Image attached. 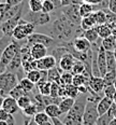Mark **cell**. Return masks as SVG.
<instances>
[{
    "mask_svg": "<svg viewBox=\"0 0 116 125\" xmlns=\"http://www.w3.org/2000/svg\"><path fill=\"white\" fill-rule=\"evenodd\" d=\"M83 33L84 30L81 26H76L70 22L59 9L58 14L52 22L48 36H51L58 43V45H66L67 43L72 42L74 38L83 36Z\"/></svg>",
    "mask_w": 116,
    "mask_h": 125,
    "instance_id": "cell-1",
    "label": "cell"
},
{
    "mask_svg": "<svg viewBox=\"0 0 116 125\" xmlns=\"http://www.w3.org/2000/svg\"><path fill=\"white\" fill-rule=\"evenodd\" d=\"M87 100H88V93L80 95L75 98L74 105L67 114H64L62 122L66 125H83V114L85 111Z\"/></svg>",
    "mask_w": 116,
    "mask_h": 125,
    "instance_id": "cell-2",
    "label": "cell"
},
{
    "mask_svg": "<svg viewBox=\"0 0 116 125\" xmlns=\"http://www.w3.org/2000/svg\"><path fill=\"white\" fill-rule=\"evenodd\" d=\"M19 80L17 78V74L11 71H6L0 73V90H1L3 96H8L10 92L16 85H18Z\"/></svg>",
    "mask_w": 116,
    "mask_h": 125,
    "instance_id": "cell-3",
    "label": "cell"
},
{
    "mask_svg": "<svg viewBox=\"0 0 116 125\" xmlns=\"http://www.w3.org/2000/svg\"><path fill=\"white\" fill-rule=\"evenodd\" d=\"M22 44L23 43H19V41L13 39L12 42L7 46L6 51L3 52V54H2V56H1V59H0V72H3L7 70V67H8V65L10 64V62H11L12 59L14 58V56L20 51Z\"/></svg>",
    "mask_w": 116,
    "mask_h": 125,
    "instance_id": "cell-4",
    "label": "cell"
},
{
    "mask_svg": "<svg viewBox=\"0 0 116 125\" xmlns=\"http://www.w3.org/2000/svg\"><path fill=\"white\" fill-rule=\"evenodd\" d=\"M35 29H36L35 24L29 23L26 20L22 19L19 21L18 25L15 27V29L12 33V37H13L14 40H17V41L26 40L31 33L35 32Z\"/></svg>",
    "mask_w": 116,
    "mask_h": 125,
    "instance_id": "cell-5",
    "label": "cell"
},
{
    "mask_svg": "<svg viewBox=\"0 0 116 125\" xmlns=\"http://www.w3.org/2000/svg\"><path fill=\"white\" fill-rule=\"evenodd\" d=\"M26 42L28 44H35V43H40L45 45L47 49H52L55 48V46H59L58 43L54 40L51 36L48 35H44V33H39V32H33L26 39Z\"/></svg>",
    "mask_w": 116,
    "mask_h": 125,
    "instance_id": "cell-6",
    "label": "cell"
},
{
    "mask_svg": "<svg viewBox=\"0 0 116 125\" xmlns=\"http://www.w3.org/2000/svg\"><path fill=\"white\" fill-rule=\"evenodd\" d=\"M23 19L26 20L27 22L35 24L36 26H43L51 22V14L45 13L43 11H40V12L29 11L24 15Z\"/></svg>",
    "mask_w": 116,
    "mask_h": 125,
    "instance_id": "cell-7",
    "label": "cell"
},
{
    "mask_svg": "<svg viewBox=\"0 0 116 125\" xmlns=\"http://www.w3.org/2000/svg\"><path fill=\"white\" fill-rule=\"evenodd\" d=\"M60 10L70 22H72L76 26H81L82 16L80 14V4L72 3L68 4V6H63L61 7Z\"/></svg>",
    "mask_w": 116,
    "mask_h": 125,
    "instance_id": "cell-8",
    "label": "cell"
},
{
    "mask_svg": "<svg viewBox=\"0 0 116 125\" xmlns=\"http://www.w3.org/2000/svg\"><path fill=\"white\" fill-rule=\"evenodd\" d=\"M105 83L102 77H96L91 75L88 81V93L90 95H103V90H104ZM104 96V95H103Z\"/></svg>",
    "mask_w": 116,
    "mask_h": 125,
    "instance_id": "cell-9",
    "label": "cell"
},
{
    "mask_svg": "<svg viewBox=\"0 0 116 125\" xmlns=\"http://www.w3.org/2000/svg\"><path fill=\"white\" fill-rule=\"evenodd\" d=\"M23 19V13L22 14H18L16 16L12 17V19L8 20V21H4V22L0 23V30L3 35H9V36H12L13 31H14L15 27L18 25L19 21Z\"/></svg>",
    "mask_w": 116,
    "mask_h": 125,
    "instance_id": "cell-10",
    "label": "cell"
},
{
    "mask_svg": "<svg viewBox=\"0 0 116 125\" xmlns=\"http://www.w3.org/2000/svg\"><path fill=\"white\" fill-rule=\"evenodd\" d=\"M57 61L53 55H46L45 57L41 59H36V69L38 70H44V71H47L54 67L57 66Z\"/></svg>",
    "mask_w": 116,
    "mask_h": 125,
    "instance_id": "cell-11",
    "label": "cell"
},
{
    "mask_svg": "<svg viewBox=\"0 0 116 125\" xmlns=\"http://www.w3.org/2000/svg\"><path fill=\"white\" fill-rule=\"evenodd\" d=\"M72 46L76 52H81V53H86L91 50V43L84 36H79L74 38V40L72 41Z\"/></svg>",
    "mask_w": 116,
    "mask_h": 125,
    "instance_id": "cell-12",
    "label": "cell"
},
{
    "mask_svg": "<svg viewBox=\"0 0 116 125\" xmlns=\"http://www.w3.org/2000/svg\"><path fill=\"white\" fill-rule=\"evenodd\" d=\"M74 62H75V57L71 53H67L58 62V67L61 69V71H71Z\"/></svg>",
    "mask_w": 116,
    "mask_h": 125,
    "instance_id": "cell-13",
    "label": "cell"
},
{
    "mask_svg": "<svg viewBox=\"0 0 116 125\" xmlns=\"http://www.w3.org/2000/svg\"><path fill=\"white\" fill-rule=\"evenodd\" d=\"M2 108H3L4 110H7L10 114H15L19 110L18 104H17V99H15L14 97H12V96H10V95L4 96Z\"/></svg>",
    "mask_w": 116,
    "mask_h": 125,
    "instance_id": "cell-14",
    "label": "cell"
},
{
    "mask_svg": "<svg viewBox=\"0 0 116 125\" xmlns=\"http://www.w3.org/2000/svg\"><path fill=\"white\" fill-rule=\"evenodd\" d=\"M97 64H98L100 74H101V77H103L107 72V51L102 48V45L100 46L99 51H98Z\"/></svg>",
    "mask_w": 116,
    "mask_h": 125,
    "instance_id": "cell-15",
    "label": "cell"
},
{
    "mask_svg": "<svg viewBox=\"0 0 116 125\" xmlns=\"http://www.w3.org/2000/svg\"><path fill=\"white\" fill-rule=\"evenodd\" d=\"M48 49L40 43H35L30 45V54L35 59H41L47 55Z\"/></svg>",
    "mask_w": 116,
    "mask_h": 125,
    "instance_id": "cell-16",
    "label": "cell"
},
{
    "mask_svg": "<svg viewBox=\"0 0 116 125\" xmlns=\"http://www.w3.org/2000/svg\"><path fill=\"white\" fill-rule=\"evenodd\" d=\"M22 65H23V58H22V53H20V51H19L18 53L14 56V58L10 62V64L8 65L7 70L16 73V72L22 68Z\"/></svg>",
    "mask_w": 116,
    "mask_h": 125,
    "instance_id": "cell-17",
    "label": "cell"
},
{
    "mask_svg": "<svg viewBox=\"0 0 116 125\" xmlns=\"http://www.w3.org/2000/svg\"><path fill=\"white\" fill-rule=\"evenodd\" d=\"M113 103H114L113 99H110V98L103 96L97 104V109H98V112H99L100 115L107 113V111H109V109L111 108V106L113 105Z\"/></svg>",
    "mask_w": 116,
    "mask_h": 125,
    "instance_id": "cell-18",
    "label": "cell"
},
{
    "mask_svg": "<svg viewBox=\"0 0 116 125\" xmlns=\"http://www.w3.org/2000/svg\"><path fill=\"white\" fill-rule=\"evenodd\" d=\"M74 101H75V98H71V97H63L62 99L59 103V109L61 111V114H67L69 111L71 110V108L74 105Z\"/></svg>",
    "mask_w": 116,
    "mask_h": 125,
    "instance_id": "cell-19",
    "label": "cell"
},
{
    "mask_svg": "<svg viewBox=\"0 0 116 125\" xmlns=\"http://www.w3.org/2000/svg\"><path fill=\"white\" fill-rule=\"evenodd\" d=\"M97 26V22H96V17H95V13H91L88 16L82 17L81 21V28L84 31L87 29H90L92 27H96Z\"/></svg>",
    "mask_w": 116,
    "mask_h": 125,
    "instance_id": "cell-20",
    "label": "cell"
},
{
    "mask_svg": "<svg viewBox=\"0 0 116 125\" xmlns=\"http://www.w3.org/2000/svg\"><path fill=\"white\" fill-rule=\"evenodd\" d=\"M61 73H62V71L57 66L47 70V81L51 83H60Z\"/></svg>",
    "mask_w": 116,
    "mask_h": 125,
    "instance_id": "cell-21",
    "label": "cell"
},
{
    "mask_svg": "<svg viewBox=\"0 0 116 125\" xmlns=\"http://www.w3.org/2000/svg\"><path fill=\"white\" fill-rule=\"evenodd\" d=\"M101 45L105 51H114L116 49V37L113 35L101 40Z\"/></svg>",
    "mask_w": 116,
    "mask_h": 125,
    "instance_id": "cell-22",
    "label": "cell"
},
{
    "mask_svg": "<svg viewBox=\"0 0 116 125\" xmlns=\"http://www.w3.org/2000/svg\"><path fill=\"white\" fill-rule=\"evenodd\" d=\"M44 111H45L46 114H47L51 119L59 118L60 115H62V114H61L60 109H59V106L56 105V104H51V105H47L45 107Z\"/></svg>",
    "mask_w": 116,
    "mask_h": 125,
    "instance_id": "cell-23",
    "label": "cell"
},
{
    "mask_svg": "<svg viewBox=\"0 0 116 125\" xmlns=\"http://www.w3.org/2000/svg\"><path fill=\"white\" fill-rule=\"evenodd\" d=\"M96 11V6L91 3H87V2H82L80 4V14H81L82 17L88 16L89 14L94 13Z\"/></svg>",
    "mask_w": 116,
    "mask_h": 125,
    "instance_id": "cell-24",
    "label": "cell"
},
{
    "mask_svg": "<svg viewBox=\"0 0 116 125\" xmlns=\"http://www.w3.org/2000/svg\"><path fill=\"white\" fill-rule=\"evenodd\" d=\"M97 31L99 33V37L101 39H104L109 36L112 35V26L109 24H102V25H97L96 26Z\"/></svg>",
    "mask_w": 116,
    "mask_h": 125,
    "instance_id": "cell-25",
    "label": "cell"
},
{
    "mask_svg": "<svg viewBox=\"0 0 116 125\" xmlns=\"http://www.w3.org/2000/svg\"><path fill=\"white\" fill-rule=\"evenodd\" d=\"M83 36L87 39V40L89 41L90 43H95V42H97V41L100 39L99 33H98V31H97V28H96V27H92V28H90V29L85 30V31H84V33H83Z\"/></svg>",
    "mask_w": 116,
    "mask_h": 125,
    "instance_id": "cell-26",
    "label": "cell"
},
{
    "mask_svg": "<svg viewBox=\"0 0 116 125\" xmlns=\"http://www.w3.org/2000/svg\"><path fill=\"white\" fill-rule=\"evenodd\" d=\"M19 85L23 87V90L28 94L32 93L33 90H35V87H36V84L30 81L27 77H25V78H23V79L19 80Z\"/></svg>",
    "mask_w": 116,
    "mask_h": 125,
    "instance_id": "cell-27",
    "label": "cell"
},
{
    "mask_svg": "<svg viewBox=\"0 0 116 125\" xmlns=\"http://www.w3.org/2000/svg\"><path fill=\"white\" fill-rule=\"evenodd\" d=\"M39 111H40L39 106L37 105V103H35L33 100L28 107H26L25 109H23V113H24L26 116H30V118H33V116L36 115V113L39 112Z\"/></svg>",
    "mask_w": 116,
    "mask_h": 125,
    "instance_id": "cell-28",
    "label": "cell"
},
{
    "mask_svg": "<svg viewBox=\"0 0 116 125\" xmlns=\"http://www.w3.org/2000/svg\"><path fill=\"white\" fill-rule=\"evenodd\" d=\"M107 71L116 70V59L113 51H107Z\"/></svg>",
    "mask_w": 116,
    "mask_h": 125,
    "instance_id": "cell-29",
    "label": "cell"
},
{
    "mask_svg": "<svg viewBox=\"0 0 116 125\" xmlns=\"http://www.w3.org/2000/svg\"><path fill=\"white\" fill-rule=\"evenodd\" d=\"M13 41V37L9 35H3L1 38H0V59H1V56L3 54V52L6 51L7 46L9 45Z\"/></svg>",
    "mask_w": 116,
    "mask_h": 125,
    "instance_id": "cell-30",
    "label": "cell"
},
{
    "mask_svg": "<svg viewBox=\"0 0 116 125\" xmlns=\"http://www.w3.org/2000/svg\"><path fill=\"white\" fill-rule=\"evenodd\" d=\"M33 100V96H30V94H26V95L22 96L17 99V104H18V107L19 109H25L26 107H28L30 104L32 103Z\"/></svg>",
    "mask_w": 116,
    "mask_h": 125,
    "instance_id": "cell-31",
    "label": "cell"
},
{
    "mask_svg": "<svg viewBox=\"0 0 116 125\" xmlns=\"http://www.w3.org/2000/svg\"><path fill=\"white\" fill-rule=\"evenodd\" d=\"M73 73L71 71H62L60 77V83L59 84L62 85V86H66V85L72 84V81H73Z\"/></svg>",
    "mask_w": 116,
    "mask_h": 125,
    "instance_id": "cell-32",
    "label": "cell"
},
{
    "mask_svg": "<svg viewBox=\"0 0 116 125\" xmlns=\"http://www.w3.org/2000/svg\"><path fill=\"white\" fill-rule=\"evenodd\" d=\"M85 71H86L85 64L82 61H79V59L75 58V62H74L73 67H72L71 72L73 74H80V73H84Z\"/></svg>",
    "mask_w": 116,
    "mask_h": 125,
    "instance_id": "cell-33",
    "label": "cell"
},
{
    "mask_svg": "<svg viewBox=\"0 0 116 125\" xmlns=\"http://www.w3.org/2000/svg\"><path fill=\"white\" fill-rule=\"evenodd\" d=\"M64 88H66V95H67V97L76 98L77 96L80 95L79 87L75 86V85H73V84L66 85V86H64Z\"/></svg>",
    "mask_w": 116,
    "mask_h": 125,
    "instance_id": "cell-34",
    "label": "cell"
},
{
    "mask_svg": "<svg viewBox=\"0 0 116 125\" xmlns=\"http://www.w3.org/2000/svg\"><path fill=\"white\" fill-rule=\"evenodd\" d=\"M56 10V6H55V2L53 0H43L42 1V11L45 13H53Z\"/></svg>",
    "mask_w": 116,
    "mask_h": 125,
    "instance_id": "cell-35",
    "label": "cell"
},
{
    "mask_svg": "<svg viewBox=\"0 0 116 125\" xmlns=\"http://www.w3.org/2000/svg\"><path fill=\"white\" fill-rule=\"evenodd\" d=\"M94 13H95V17H96L97 25L107 24V14H105L104 10L99 9V10H96Z\"/></svg>",
    "mask_w": 116,
    "mask_h": 125,
    "instance_id": "cell-36",
    "label": "cell"
},
{
    "mask_svg": "<svg viewBox=\"0 0 116 125\" xmlns=\"http://www.w3.org/2000/svg\"><path fill=\"white\" fill-rule=\"evenodd\" d=\"M33 120H35L39 125H41V124L45 123L46 121H48V120H51V118L46 114L45 111H39V112H37L36 115L33 116Z\"/></svg>",
    "mask_w": 116,
    "mask_h": 125,
    "instance_id": "cell-37",
    "label": "cell"
},
{
    "mask_svg": "<svg viewBox=\"0 0 116 125\" xmlns=\"http://www.w3.org/2000/svg\"><path fill=\"white\" fill-rule=\"evenodd\" d=\"M103 95L105 97L110 98V99H114V97L116 95V87L114 86V84L105 85L104 90H103Z\"/></svg>",
    "mask_w": 116,
    "mask_h": 125,
    "instance_id": "cell-38",
    "label": "cell"
},
{
    "mask_svg": "<svg viewBox=\"0 0 116 125\" xmlns=\"http://www.w3.org/2000/svg\"><path fill=\"white\" fill-rule=\"evenodd\" d=\"M29 10L32 12L42 11V0H29L28 1Z\"/></svg>",
    "mask_w": 116,
    "mask_h": 125,
    "instance_id": "cell-39",
    "label": "cell"
},
{
    "mask_svg": "<svg viewBox=\"0 0 116 125\" xmlns=\"http://www.w3.org/2000/svg\"><path fill=\"white\" fill-rule=\"evenodd\" d=\"M113 118H114V116H113L112 114H110L109 112L102 114V115H99L96 125H110V122Z\"/></svg>",
    "mask_w": 116,
    "mask_h": 125,
    "instance_id": "cell-40",
    "label": "cell"
},
{
    "mask_svg": "<svg viewBox=\"0 0 116 125\" xmlns=\"http://www.w3.org/2000/svg\"><path fill=\"white\" fill-rule=\"evenodd\" d=\"M26 94H28V93H26L24 90H23V87L19 85V83H18V85H16L13 90L10 92L9 95L10 96H12V97H14L15 99H18L19 97H22V96H24L26 95Z\"/></svg>",
    "mask_w": 116,
    "mask_h": 125,
    "instance_id": "cell-41",
    "label": "cell"
},
{
    "mask_svg": "<svg viewBox=\"0 0 116 125\" xmlns=\"http://www.w3.org/2000/svg\"><path fill=\"white\" fill-rule=\"evenodd\" d=\"M103 80H104L105 85H111L114 84L115 78H116V70H112V71H107V73L103 75Z\"/></svg>",
    "mask_w": 116,
    "mask_h": 125,
    "instance_id": "cell-42",
    "label": "cell"
},
{
    "mask_svg": "<svg viewBox=\"0 0 116 125\" xmlns=\"http://www.w3.org/2000/svg\"><path fill=\"white\" fill-rule=\"evenodd\" d=\"M60 87H61V85L59 84V83H52L50 96H52L53 98L60 97V96H59V91H60Z\"/></svg>",
    "mask_w": 116,
    "mask_h": 125,
    "instance_id": "cell-43",
    "label": "cell"
},
{
    "mask_svg": "<svg viewBox=\"0 0 116 125\" xmlns=\"http://www.w3.org/2000/svg\"><path fill=\"white\" fill-rule=\"evenodd\" d=\"M9 116H10V113L1 107V108H0V121H6Z\"/></svg>",
    "mask_w": 116,
    "mask_h": 125,
    "instance_id": "cell-44",
    "label": "cell"
},
{
    "mask_svg": "<svg viewBox=\"0 0 116 125\" xmlns=\"http://www.w3.org/2000/svg\"><path fill=\"white\" fill-rule=\"evenodd\" d=\"M23 125H39V124L35 121V120H33V118H30V116H26L25 115V120H24Z\"/></svg>",
    "mask_w": 116,
    "mask_h": 125,
    "instance_id": "cell-45",
    "label": "cell"
},
{
    "mask_svg": "<svg viewBox=\"0 0 116 125\" xmlns=\"http://www.w3.org/2000/svg\"><path fill=\"white\" fill-rule=\"evenodd\" d=\"M109 10L116 14V0H110L109 1Z\"/></svg>",
    "mask_w": 116,
    "mask_h": 125,
    "instance_id": "cell-46",
    "label": "cell"
},
{
    "mask_svg": "<svg viewBox=\"0 0 116 125\" xmlns=\"http://www.w3.org/2000/svg\"><path fill=\"white\" fill-rule=\"evenodd\" d=\"M24 0H6L7 3H9L10 6H17V4L23 3Z\"/></svg>",
    "mask_w": 116,
    "mask_h": 125,
    "instance_id": "cell-47",
    "label": "cell"
},
{
    "mask_svg": "<svg viewBox=\"0 0 116 125\" xmlns=\"http://www.w3.org/2000/svg\"><path fill=\"white\" fill-rule=\"evenodd\" d=\"M7 125H15V118L14 114H10V116L7 120Z\"/></svg>",
    "mask_w": 116,
    "mask_h": 125,
    "instance_id": "cell-48",
    "label": "cell"
},
{
    "mask_svg": "<svg viewBox=\"0 0 116 125\" xmlns=\"http://www.w3.org/2000/svg\"><path fill=\"white\" fill-rule=\"evenodd\" d=\"M82 2H87V3H91L94 6H98L102 2V0H82Z\"/></svg>",
    "mask_w": 116,
    "mask_h": 125,
    "instance_id": "cell-49",
    "label": "cell"
},
{
    "mask_svg": "<svg viewBox=\"0 0 116 125\" xmlns=\"http://www.w3.org/2000/svg\"><path fill=\"white\" fill-rule=\"evenodd\" d=\"M52 121H53L54 125H66L61 120H59V118H54V119H52Z\"/></svg>",
    "mask_w": 116,
    "mask_h": 125,
    "instance_id": "cell-50",
    "label": "cell"
},
{
    "mask_svg": "<svg viewBox=\"0 0 116 125\" xmlns=\"http://www.w3.org/2000/svg\"><path fill=\"white\" fill-rule=\"evenodd\" d=\"M112 35H113V36H115V37H116V23L112 26Z\"/></svg>",
    "mask_w": 116,
    "mask_h": 125,
    "instance_id": "cell-51",
    "label": "cell"
},
{
    "mask_svg": "<svg viewBox=\"0 0 116 125\" xmlns=\"http://www.w3.org/2000/svg\"><path fill=\"white\" fill-rule=\"evenodd\" d=\"M41 125H54V123H53V121H52V119H51V120H48V121H46L45 123H43Z\"/></svg>",
    "mask_w": 116,
    "mask_h": 125,
    "instance_id": "cell-52",
    "label": "cell"
},
{
    "mask_svg": "<svg viewBox=\"0 0 116 125\" xmlns=\"http://www.w3.org/2000/svg\"><path fill=\"white\" fill-rule=\"evenodd\" d=\"M3 99H4V96L0 95V108L2 107V104H3Z\"/></svg>",
    "mask_w": 116,
    "mask_h": 125,
    "instance_id": "cell-53",
    "label": "cell"
},
{
    "mask_svg": "<svg viewBox=\"0 0 116 125\" xmlns=\"http://www.w3.org/2000/svg\"><path fill=\"white\" fill-rule=\"evenodd\" d=\"M110 125H116V118H113L110 122Z\"/></svg>",
    "mask_w": 116,
    "mask_h": 125,
    "instance_id": "cell-54",
    "label": "cell"
},
{
    "mask_svg": "<svg viewBox=\"0 0 116 125\" xmlns=\"http://www.w3.org/2000/svg\"><path fill=\"white\" fill-rule=\"evenodd\" d=\"M0 125H7V121H0Z\"/></svg>",
    "mask_w": 116,
    "mask_h": 125,
    "instance_id": "cell-55",
    "label": "cell"
},
{
    "mask_svg": "<svg viewBox=\"0 0 116 125\" xmlns=\"http://www.w3.org/2000/svg\"><path fill=\"white\" fill-rule=\"evenodd\" d=\"M113 52H114V56H115V59H116V49H115V50L113 51Z\"/></svg>",
    "mask_w": 116,
    "mask_h": 125,
    "instance_id": "cell-56",
    "label": "cell"
},
{
    "mask_svg": "<svg viewBox=\"0 0 116 125\" xmlns=\"http://www.w3.org/2000/svg\"><path fill=\"white\" fill-rule=\"evenodd\" d=\"M113 101H114V103L116 104V95H115V97H114V99H113Z\"/></svg>",
    "mask_w": 116,
    "mask_h": 125,
    "instance_id": "cell-57",
    "label": "cell"
},
{
    "mask_svg": "<svg viewBox=\"0 0 116 125\" xmlns=\"http://www.w3.org/2000/svg\"><path fill=\"white\" fill-rule=\"evenodd\" d=\"M114 86L116 87V78H115V82H114Z\"/></svg>",
    "mask_w": 116,
    "mask_h": 125,
    "instance_id": "cell-58",
    "label": "cell"
},
{
    "mask_svg": "<svg viewBox=\"0 0 116 125\" xmlns=\"http://www.w3.org/2000/svg\"><path fill=\"white\" fill-rule=\"evenodd\" d=\"M0 95H2V96H3V94H2V92H1V90H0Z\"/></svg>",
    "mask_w": 116,
    "mask_h": 125,
    "instance_id": "cell-59",
    "label": "cell"
},
{
    "mask_svg": "<svg viewBox=\"0 0 116 125\" xmlns=\"http://www.w3.org/2000/svg\"><path fill=\"white\" fill-rule=\"evenodd\" d=\"M114 118H116V111H115V116H114Z\"/></svg>",
    "mask_w": 116,
    "mask_h": 125,
    "instance_id": "cell-60",
    "label": "cell"
},
{
    "mask_svg": "<svg viewBox=\"0 0 116 125\" xmlns=\"http://www.w3.org/2000/svg\"><path fill=\"white\" fill-rule=\"evenodd\" d=\"M0 3H2V0H0Z\"/></svg>",
    "mask_w": 116,
    "mask_h": 125,
    "instance_id": "cell-61",
    "label": "cell"
},
{
    "mask_svg": "<svg viewBox=\"0 0 116 125\" xmlns=\"http://www.w3.org/2000/svg\"><path fill=\"white\" fill-rule=\"evenodd\" d=\"M42 1H43V0H42Z\"/></svg>",
    "mask_w": 116,
    "mask_h": 125,
    "instance_id": "cell-62",
    "label": "cell"
}]
</instances>
